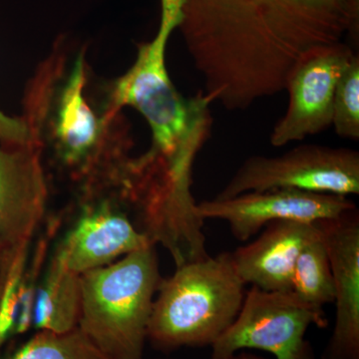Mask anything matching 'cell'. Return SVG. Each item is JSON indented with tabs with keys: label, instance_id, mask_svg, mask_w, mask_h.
<instances>
[{
	"label": "cell",
	"instance_id": "obj_8",
	"mask_svg": "<svg viewBox=\"0 0 359 359\" xmlns=\"http://www.w3.org/2000/svg\"><path fill=\"white\" fill-rule=\"evenodd\" d=\"M276 189L344 197L358 195L359 152L349 148L301 145L275 157L252 156L215 198L229 199Z\"/></svg>",
	"mask_w": 359,
	"mask_h": 359
},
{
	"label": "cell",
	"instance_id": "obj_6",
	"mask_svg": "<svg viewBox=\"0 0 359 359\" xmlns=\"http://www.w3.org/2000/svg\"><path fill=\"white\" fill-rule=\"evenodd\" d=\"M128 159L102 178L77 187L76 217L54 250L79 275L154 245L132 221L122 181Z\"/></svg>",
	"mask_w": 359,
	"mask_h": 359
},
{
	"label": "cell",
	"instance_id": "obj_15",
	"mask_svg": "<svg viewBox=\"0 0 359 359\" xmlns=\"http://www.w3.org/2000/svg\"><path fill=\"white\" fill-rule=\"evenodd\" d=\"M292 292L318 311L334 304V276L323 231L321 237L302 250L292 275Z\"/></svg>",
	"mask_w": 359,
	"mask_h": 359
},
{
	"label": "cell",
	"instance_id": "obj_11",
	"mask_svg": "<svg viewBox=\"0 0 359 359\" xmlns=\"http://www.w3.org/2000/svg\"><path fill=\"white\" fill-rule=\"evenodd\" d=\"M48 174L29 144L0 142V257L32 242L46 214Z\"/></svg>",
	"mask_w": 359,
	"mask_h": 359
},
{
	"label": "cell",
	"instance_id": "obj_9",
	"mask_svg": "<svg viewBox=\"0 0 359 359\" xmlns=\"http://www.w3.org/2000/svg\"><path fill=\"white\" fill-rule=\"evenodd\" d=\"M355 51L344 42L316 47L304 54L287 77V112L271 131L273 147L302 141L332 124L335 89Z\"/></svg>",
	"mask_w": 359,
	"mask_h": 359
},
{
	"label": "cell",
	"instance_id": "obj_14",
	"mask_svg": "<svg viewBox=\"0 0 359 359\" xmlns=\"http://www.w3.org/2000/svg\"><path fill=\"white\" fill-rule=\"evenodd\" d=\"M40 276L34 304L32 327L65 334L78 327L81 309V275L67 268L54 250Z\"/></svg>",
	"mask_w": 359,
	"mask_h": 359
},
{
	"label": "cell",
	"instance_id": "obj_18",
	"mask_svg": "<svg viewBox=\"0 0 359 359\" xmlns=\"http://www.w3.org/2000/svg\"><path fill=\"white\" fill-rule=\"evenodd\" d=\"M332 126L340 138L359 140L358 53L349 61L335 89Z\"/></svg>",
	"mask_w": 359,
	"mask_h": 359
},
{
	"label": "cell",
	"instance_id": "obj_20",
	"mask_svg": "<svg viewBox=\"0 0 359 359\" xmlns=\"http://www.w3.org/2000/svg\"><path fill=\"white\" fill-rule=\"evenodd\" d=\"M229 359H266L262 358V356L256 355L250 353H245V351H240V353H236L235 355L231 356Z\"/></svg>",
	"mask_w": 359,
	"mask_h": 359
},
{
	"label": "cell",
	"instance_id": "obj_1",
	"mask_svg": "<svg viewBox=\"0 0 359 359\" xmlns=\"http://www.w3.org/2000/svg\"><path fill=\"white\" fill-rule=\"evenodd\" d=\"M359 0H182L178 29L205 96L249 109L285 89L311 49L358 34Z\"/></svg>",
	"mask_w": 359,
	"mask_h": 359
},
{
	"label": "cell",
	"instance_id": "obj_10",
	"mask_svg": "<svg viewBox=\"0 0 359 359\" xmlns=\"http://www.w3.org/2000/svg\"><path fill=\"white\" fill-rule=\"evenodd\" d=\"M355 207L344 196L276 189L241 194L229 199L203 201L196 205V212L204 221L226 222L233 237L245 242L273 222L316 223L337 218Z\"/></svg>",
	"mask_w": 359,
	"mask_h": 359
},
{
	"label": "cell",
	"instance_id": "obj_5",
	"mask_svg": "<svg viewBox=\"0 0 359 359\" xmlns=\"http://www.w3.org/2000/svg\"><path fill=\"white\" fill-rule=\"evenodd\" d=\"M162 278L155 245L82 273L78 328L108 359H143Z\"/></svg>",
	"mask_w": 359,
	"mask_h": 359
},
{
	"label": "cell",
	"instance_id": "obj_19",
	"mask_svg": "<svg viewBox=\"0 0 359 359\" xmlns=\"http://www.w3.org/2000/svg\"><path fill=\"white\" fill-rule=\"evenodd\" d=\"M0 142L9 146L27 145L29 135L20 117H11L0 110Z\"/></svg>",
	"mask_w": 359,
	"mask_h": 359
},
{
	"label": "cell",
	"instance_id": "obj_16",
	"mask_svg": "<svg viewBox=\"0 0 359 359\" xmlns=\"http://www.w3.org/2000/svg\"><path fill=\"white\" fill-rule=\"evenodd\" d=\"M30 247L32 242L25 243L0 257V354L4 344L20 334Z\"/></svg>",
	"mask_w": 359,
	"mask_h": 359
},
{
	"label": "cell",
	"instance_id": "obj_3",
	"mask_svg": "<svg viewBox=\"0 0 359 359\" xmlns=\"http://www.w3.org/2000/svg\"><path fill=\"white\" fill-rule=\"evenodd\" d=\"M181 18L182 0H161L157 34L139 46L133 65L112 82L105 101L116 111L125 107L138 111L152 133L150 150L171 169L192 171L211 136L212 103L203 91L191 98L182 95L168 72V41Z\"/></svg>",
	"mask_w": 359,
	"mask_h": 359
},
{
	"label": "cell",
	"instance_id": "obj_7",
	"mask_svg": "<svg viewBox=\"0 0 359 359\" xmlns=\"http://www.w3.org/2000/svg\"><path fill=\"white\" fill-rule=\"evenodd\" d=\"M311 325H327L325 311L302 302L292 292H264L252 287L233 325L212 347V359H229L245 349L276 359H316L304 339Z\"/></svg>",
	"mask_w": 359,
	"mask_h": 359
},
{
	"label": "cell",
	"instance_id": "obj_13",
	"mask_svg": "<svg viewBox=\"0 0 359 359\" xmlns=\"http://www.w3.org/2000/svg\"><path fill=\"white\" fill-rule=\"evenodd\" d=\"M259 237L231 252L233 268L245 285L264 292H292L295 264L304 248L321 237L318 222L278 221Z\"/></svg>",
	"mask_w": 359,
	"mask_h": 359
},
{
	"label": "cell",
	"instance_id": "obj_4",
	"mask_svg": "<svg viewBox=\"0 0 359 359\" xmlns=\"http://www.w3.org/2000/svg\"><path fill=\"white\" fill-rule=\"evenodd\" d=\"M245 285L231 252L177 266L173 275L161 280L147 340L161 351L212 346L237 318Z\"/></svg>",
	"mask_w": 359,
	"mask_h": 359
},
{
	"label": "cell",
	"instance_id": "obj_12",
	"mask_svg": "<svg viewBox=\"0 0 359 359\" xmlns=\"http://www.w3.org/2000/svg\"><path fill=\"white\" fill-rule=\"evenodd\" d=\"M335 289V323L323 359H359V212L318 222Z\"/></svg>",
	"mask_w": 359,
	"mask_h": 359
},
{
	"label": "cell",
	"instance_id": "obj_17",
	"mask_svg": "<svg viewBox=\"0 0 359 359\" xmlns=\"http://www.w3.org/2000/svg\"><path fill=\"white\" fill-rule=\"evenodd\" d=\"M0 359H108L79 330L65 334L37 330L36 334Z\"/></svg>",
	"mask_w": 359,
	"mask_h": 359
},
{
	"label": "cell",
	"instance_id": "obj_2",
	"mask_svg": "<svg viewBox=\"0 0 359 359\" xmlns=\"http://www.w3.org/2000/svg\"><path fill=\"white\" fill-rule=\"evenodd\" d=\"M86 49L59 41L25 86L23 114L29 144L75 187L100 178L133 147L122 111L90 102Z\"/></svg>",
	"mask_w": 359,
	"mask_h": 359
}]
</instances>
